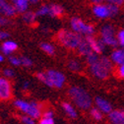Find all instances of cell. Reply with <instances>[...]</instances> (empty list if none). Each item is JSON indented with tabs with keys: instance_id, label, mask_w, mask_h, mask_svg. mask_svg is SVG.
I'll return each mask as SVG.
<instances>
[{
	"instance_id": "6da1fadb",
	"label": "cell",
	"mask_w": 124,
	"mask_h": 124,
	"mask_svg": "<svg viewBox=\"0 0 124 124\" xmlns=\"http://www.w3.org/2000/svg\"><path fill=\"white\" fill-rule=\"evenodd\" d=\"M37 78L44 85L50 88H57V89L63 87L66 80L65 75L63 73L54 69H49L45 72L37 73Z\"/></svg>"
},
{
	"instance_id": "7a4b0ae2",
	"label": "cell",
	"mask_w": 124,
	"mask_h": 124,
	"mask_svg": "<svg viewBox=\"0 0 124 124\" xmlns=\"http://www.w3.org/2000/svg\"><path fill=\"white\" fill-rule=\"evenodd\" d=\"M57 40L67 48L70 49H77L79 44L83 39V36L75 33L74 31L69 30H60L56 35Z\"/></svg>"
},
{
	"instance_id": "3957f363",
	"label": "cell",
	"mask_w": 124,
	"mask_h": 124,
	"mask_svg": "<svg viewBox=\"0 0 124 124\" xmlns=\"http://www.w3.org/2000/svg\"><path fill=\"white\" fill-rule=\"evenodd\" d=\"M69 97L75 102V104L82 108V109H88L92 105V98L89 93L81 87H72L68 91Z\"/></svg>"
},
{
	"instance_id": "277c9868",
	"label": "cell",
	"mask_w": 124,
	"mask_h": 124,
	"mask_svg": "<svg viewBox=\"0 0 124 124\" xmlns=\"http://www.w3.org/2000/svg\"><path fill=\"white\" fill-rule=\"evenodd\" d=\"M14 104L22 112L33 117L34 119H38L41 115L40 105L36 101H26L23 100H17L14 101Z\"/></svg>"
},
{
	"instance_id": "5b68a950",
	"label": "cell",
	"mask_w": 124,
	"mask_h": 124,
	"mask_svg": "<svg viewBox=\"0 0 124 124\" xmlns=\"http://www.w3.org/2000/svg\"><path fill=\"white\" fill-rule=\"evenodd\" d=\"M70 26L72 31H74L75 33L79 34L83 37L94 36V34L96 33L94 26L91 24H86L82 19L78 17H73L70 20Z\"/></svg>"
},
{
	"instance_id": "8992f818",
	"label": "cell",
	"mask_w": 124,
	"mask_h": 124,
	"mask_svg": "<svg viewBox=\"0 0 124 124\" xmlns=\"http://www.w3.org/2000/svg\"><path fill=\"white\" fill-rule=\"evenodd\" d=\"M101 39L106 44V46L117 47L119 45L117 38L114 34V28L111 25H104L101 29Z\"/></svg>"
},
{
	"instance_id": "52a82bcc",
	"label": "cell",
	"mask_w": 124,
	"mask_h": 124,
	"mask_svg": "<svg viewBox=\"0 0 124 124\" xmlns=\"http://www.w3.org/2000/svg\"><path fill=\"white\" fill-rule=\"evenodd\" d=\"M90 70H91V73L94 75L96 78H98L100 80L106 79L107 77L109 76V73H110V71L107 70L104 67V65L101 63L100 59H99V61L97 62V63H95V64H93V65L90 66Z\"/></svg>"
},
{
	"instance_id": "ba28073f",
	"label": "cell",
	"mask_w": 124,
	"mask_h": 124,
	"mask_svg": "<svg viewBox=\"0 0 124 124\" xmlns=\"http://www.w3.org/2000/svg\"><path fill=\"white\" fill-rule=\"evenodd\" d=\"M12 96V86L8 79L0 77V100L7 101Z\"/></svg>"
},
{
	"instance_id": "9c48e42d",
	"label": "cell",
	"mask_w": 124,
	"mask_h": 124,
	"mask_svg": "<svg viewBox=\"0 0 124 124\" xmlns=\"http://www.w3.org/2000/svg\"><path fill=\"white\" fill-rule=\"evenodd\" d=\"M85 38L88 40V42H89V44L91 46L92 50L94 51V52H96L98 54H101V53L103 52V50L105 49L106 44L102 41L101 39H97L96 38H94V36H87Z\"/></svg>"
},
{
	"instance_id": "30bf717a",
	"label": "cell",
	"mask_w": 124,
	"mask_h": 124,
	"mask_svg": "<svg viewBox=\"0 0 124 124\" xmlns=\"http://www.w3.org/2000/svg\"><path fill=\"white\" fill-rule=\"evenodd\" d=\"M17 14V10L13 4L8 3L6 0H0V15L6 18L14 17Z\"/></svg>"
},
{
	"instance_id": "8fae6325",
	"label": "cell",
	"mask_w": 124,
	"mask_h": 124,
	"mask_svg": "<svg viewBox=\"0 0 124 124\" xmlns=\"http://www.w3.org/2000/svg\"><path fill=\"white\" fill-rule=\"evenodd\" d=\"M93 13H94V15L97 18H100V19H106L110 17L107 4L101 3V4L94 5V7H93Z\"/></svg>"
},
{
	"instance_id": "7c38bea8",
	"label": "cell",
	"mask_w": 124,
	"mask_h": 124,
	"mask_svg": "<svg viewBox=\"0 0 124 124\" xmlns=\"http://www.w3.org/2000/svg\"><path fill=\"white\" fill-rule=\"evenodd\" d=\"M18 48V45L16 42H14L12 40H5L2 45H1V47H0V50L2 51V53L4 55H8L10 56V54L12 52H14L15 50H16Z\"/></svg>"
},
{
	"instance_id": "4fadbf2b",
	"label": "cell",
	"mask_w": 124,
	"mask_h": 124,
	"mask_svg": "<svg viewBox=\"0 0 124 124\" xmlns=\"http://www.w3.org/2000/svg\"><path fill=\"white\" fill-rule=\"evenodd\" d=\"M96 104L99 109L104 113H110L112 111L111 104L102 98H96Z\"/></svg>"
},
{
	"instance_id": "5bb4252c",
	"label": "cell",
	"mask_w": 124,
	"mask_h": 124,
	"mask_svg": "<svg viewBox=\"0 0 124 124\" xmlns=\"http://www.w3.org/2000/svg\"><path fill=\"white\" fill-rule=\"evenodd\" d=\"M64 13V8L59 4H48V17L56 18L62 16Z\"/></svg>"
},
{
	"instance_id": "9a60e30c",
	"label": "cell",
	"mask_w": 124,
	"mask_h": 124,
	"mask_svg": "<svg viewBox=\"0 0 124 124\" xmlns=\"http://www.w3.org/2000/svg\"><path fill=\"white\" fill-rule=\"evenodd\" d=\"M108 115L113 124H124V110H112Z\"/></svg>"
},
{
	"instance_id": "2e32d148",
	"label": "cell",
	"mask_w": 124,
	"mask_h": 124,
	"mask_svg": "<svg viewBox=\"0 0 124 124\" xmlns=\"http://www.w3.org/2000/svg\"><path fill=\"white\" fill-rule=\"evenodd\" d=\"M77 50H78V53H79L80 55L85 56V57H86L87 55H89L90 53L93 52V50H92V48H91V46H90V44H89V42H88V40L86 39L85 37L83 38V39H82L81 43L79 44V46H78V48H77Z\"/></svg>"
},
{
	"instance_id": "e0dca14e",
	"label": "cell",
	"mask_w": 124,
	"mask_h": 124,
	"mask_svg": "<svg viewBox=\"0 0 124 124\" xmlns=\"http://www.w3.org/2000/svg\"><path fill=\"white\" fill-rule=\"evenodd\" d=\"M12 3L17 10V13L24 14L28 11L30 0H12Z\"/></svg>"
},
{
	"instance_id": "ac0fdd59",
	"label": "cell",
	"mask_w": 124,
	"mask_h": 124,
	"mask_svg": "<svg viewBox=\"0 0 124 124\" xmlns=\"http://www.w3.org/2000/svg\"><path fill=\"white\" fill-rule=\"evenodd\" d=\"M110 59L112 60V62H114L117 65H121L124 64V49H115L111 52L110 55Z\"/></svg>"
},
{
	"instance_id": "d6986e66",
	"label": "cell",
	"mask_w": 124,
	"mask_h": 124,
	"mask_svg": "<svg viewBox=\"0 0 124 124\" xmlns=\"http://www.w3.org/2000/svg\"><path fill=\"white\" fill-rule=\"evenodd\" d=\"M37 17H38V15L36 12H33V11H27L23 14V16H22V19L23 21L28 24V25H33L35 24V22L37 21Z\"/></svg>"
},
{
	"instance_id": "ffe728a7",
	"label": "cell",
	"mask_w": 124,
	"mask_h": 124,
	"mask_svg": "<svg viewBox=\"0 0 124 124\" xmlns=\"http://www.w3.org/2000/svg\"><path fill=\"white\" fill-rule=\"evenodd\" d=\"M62 108L64 109V111L71 117V118H76L77 117V112L75 110V108L72 106V104H70L69 102H62Z\"/></svg>"
},
{
	"instance_id": "44dd1931",
	"label": "cell",
	"mask_w": 124,
	"mask_h": 124,
	"mask_svg": "<svg viewBox=\"0 0 124 124\" xmlns=\"http://www.w3.org/2000/svg\"><path fill=\"white\" fill-rule=\"evenodd\" d=\"M68 68L73 72H79L82 69L81 62L77 59H71L68 61Z\"/></svg>"
},
{
	"instance_id": "7402d4cb",
	"label": "cell",
	"mask_w": 124,
	"mask_h": 124,
	"mask_svg": "<svg viewBox=\"0 0 124 124\" xmlns=\"http://www.w3.org/2000/svg\"><path fill=\"white\" fill-rule=\"evenodd\" d=\"M40 48H41L42 51H44L46 54H48V55H53L54 52H55L54 46L51 43H48V42H42V43H40Z\"/></svg>"
},
{
	"instance_id": "603a6c76",
	"label": "cell",
	"mask_w": 124,
	"mask_h": 124,
	"mask_svg": "<svg viewBox=\"0 0 124 124\" xmlns=\"http://www.w3.org/2000/svg\"><path fill=\"white\" fill-rule=\"evenodd\" d=\"M99 59H100V55L98 53L94 52V51L86 56V62L90 66L93 65V64H95V63H97V62L99 61Z\"/></svg>"
},
{
	"instance_id": "cb8c5ba5",
	"label": "cell",
	"mask_w": 124,
	"mask_h": 124,
	"mask_svg": "<svg viewBox=\"0 0 124 124\" xmlns=\"http://www.w3.org/2000/svg\"><path fill=\"white\" fill-rule=\"evenodd\" d=\"M107 7H108V10H109L110 17H114L118 14V12H119V6L118 5L112 4V3H107Z\"/></svg>"
},
{
	"instance_id": "d4e9b609",
	"label": "cell",
	"mask_w": 124,
	"mask_h": 124,
	"mask_svg": "<svg viewBox=\"0 0 124 124\" xmlns=\"http://www.w3.org/2000/svg\"><path fill=\"white\" fill-rule=\"evenodd\" d=\"M91 115L93 116V118L96 119V120H101V118H102L101 111L99 109V108H96V107H94V108H92L91 109Z\"/></svg>"
},
{
	"instance_id": "484cf974",
	"label": "cell",
	"mask_w": 124,
	"mask_h": 124,
	"mask_svg": "<svg viewBox=\"0 0 124 124\" xmlns=\"http://www.w3.org/2000/svg\"><path fill=\"white\" fill-rule=\"evenodd\" d=\"M21 59V65L22 66H25V67H31V66H33V60L32 59H30L29 57L27 56H21L20 57Z\"/></svg>"
},
{
	"instance_id": "4316f807",
	"label": "cell",
	"mask_w": 124,
	"mask_h": 124,
	"mask_svg": "<svg viewBox=\"0 0 124 124\" xmlns=\"http://www.w3.org/2000/svg\"><path fill=\"white\" fill-rule=\"evenodd\" d=\"M20 119H21V121L24 123V124H36V122H35V119L33 118V117H31V116H29V115H22V116H20Z\"/></svg>"
},
{
	"instance_id": "83f0119b",
	"label": "cell",
	"mask_w": 124,
	"mask_h": 124,
	"mask_svg": "<svg viewBox=\"0 0 124 124\" xmlns=\"http://www.w3.org/2000/svg\"><path fill=\"white\" fill-rule=\"evenodd\" d=\"M8 59H9V62L13 66H21V59H20V57L10 55L8 57Z\"/></svg>"
},
{
	"instance_id": "f1b7e54d",
	"label": "cell",
	"mask_w": 124,
	"mask_h": 124,
	"mask_svg": "<svg viewBox=\"0 0 124 124\" xmlns=\"http://www.w3.org/2000/svg\"><path fill=\"white\" fill-rule=\"evenodd\" d=\"M116 38H117L119 45L124 49V30L119 31V32L117 33V35H116Z\"/></svg>"
},
{
	"instance_id": "f546056e",
	"label": "cell",
	"mask_w": 124,
	"mask_h": 124,
	"mask_svg": "<svg viewBox=\"0 0 124 124\" xmlns=\"http://www.w3.org/2000/svg\"><path fill=\"white\" fill-rule=\"evenodd\" d=\"M3 75L5 76V78L7 79H10V78H13V77L15 76V72L13 69L11 68H5L3 70Z\"/></svg>"
},
{
	"instance_id": "4dcf8cb0",
	"label": "cell",
	"mask_w": 124,
	"mask_h": 124,
	"mask_svg": "<svg viewBox=\"0 0 124 124\" xmlns=\"http://www.w3.org/2000/svg\"><path fill=\"white\" fill-rule=\"evenodd\" d=\"M39 124H54V120L53 118H45L42 117L39 121Z\"/></svg>"
},
{
	"instance_id": "1f68e13d",
	"label": "cell",
	"mask_w": 124,
	"mask_h": 124,
	"mask_svg": "<svg viewBox=\"0 0 124 124\" xmlns=\"http://www.w3.org/2000/svg\"><path fill=\"white\" fill-rule=\"evenodd\" d=\"M117 75L120 77V78H124V64L118 65V68H117Z\"/></svg>"
},
{
	"instance_id": "d6a6232c",
	"label": "cell",
	"mask_w": 124,
	"mask_h": 124,
	"mask_svg": "<svg viewBox=\"0 0 124 124\" xmlns=\"http://www.w3.org/2000/svg\"><path fill=\"white\" fill-rule=\"evenodd\" d=\"M9 23H10V22H9L8 18H6V17H4V16H1V15H0V27L6 26V25H8Z\"/></svg>"
},
{
	"instance_id": "836d02e7",
	"label": "cell",
	"mask_w": 124,
	"mask_h": 124,
	"mask_svg": "<svg viewBox=\"0 0 124 124\" xmlns=\"http://www.w3.org/2000/svg\"><path fill=\"white\" fill-rule=\"evenodd\" d=\"M9 37H10L9 33L5 32V31L0 30V40H1V39H8Z\"/></svg>"
},
{
	"instance_id": "e575fe53",
	"label": "cell",
	"mask_w": 124,
	"mask_h": 124,
	"mask_svg": "<svg viewBox=\"0 0 124 124\" xmlns=\"http://www.w3.org/2000/svg\"><path fill=\"white\" fill-rule=\"evenodd\" d=\"M107 3H112V4H116V5H122L124 3V0H104Z\"/></svg>"
},
{
	"instance_id": "d590c367",
	"label": "cell",
	"mask_w": 124,
	"mask_h": 124,
	"mask_svg": "<svg viewBox=\"0 0 124 124\" xmlns=\"http://www.w3.org/2000/svg\"><path fill=\"white\" fill-rule=\"evenodd\" d=\"M43 117H45V118H53V112L51 110H46L43 113Z\"/></svg>"
},
{
	"instance_id": "8d00e7d4",
	"label": "cell",
	"mask_w": 124,
	"mask_h": 124,
	"mask_svg": "<svg viewBox=\"0 0 124 124\" xmlns=\"http://www.w3.org/2000/svg\"><path fill=\"white\" fill-rule=\"evenodd\" d=\"M90 1L94 5H98V4H101L103 0H90Z\"/></svg>"
},
{
	"instance_id": "74e56055",
	"label": "cell",
	"mask_w": 124,
	"mask_h": 124,
	"mask_svg": "<svg viewBox=\"0 0 124 124\" xmlns=\"http://www.w3.org/2000/svg\"><path fill=\"white\" fill-rule=\"evenodd\" d=\"M29 87H30V83H29V81H25V82L23 83V89H24V90H28Z\"/></svg>"
},
{
	"instance_id": "f35d334b",
	"label": "cell",
	"mask_w": 124,
	"mask_h": 124,
	"mask_svg": "<svg viewBox=\"0 0 124 124\" xmlns=\"http://www.w3.org/2000/svg\"><path fill=\"white\" fill-rule=\"evenodd\" d=\"M39 1V0H30V3H33V4H36Z\"/></svg>"
},
{
	"instance_id": "ab89813d",
	"label": "cell",
	"mask_w": 124,
	"mask_h": 124,
	"mask_svg": "<svg viewBox=\"0 0 124 124\" xmlns=\"http://www.w3.org/2000/svg\"><path fill=\"white\" fill-rule=\"evenodd\" d=\"M2 61H4V56L0 53V62H2Z\"/></svg>"
}]
</instances>
